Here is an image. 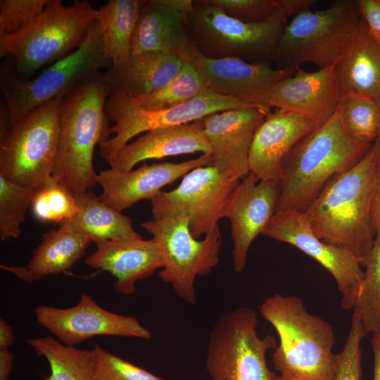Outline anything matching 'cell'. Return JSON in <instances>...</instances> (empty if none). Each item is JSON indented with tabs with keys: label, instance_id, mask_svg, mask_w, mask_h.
I'll use <instances>...</instances> for the list:
<instances>
[{
	"label": "cell",
	"instance_id": "cell-35",
	"mask_svg": "<svg viewBox=\"0 0 380 380\" xmlns=\"http://www.w3.org/2000/svg\"><path fill=\"white\" fill-rule=\"evenodd\" d=\"M35 189L15 184L0 175V238H18L20 225L32 205Z\"/></svg>",
	"mask_w": 380,
	"mask_h": 380
},
{
	"label": "cell",
	"instance_id": "cell-31",
	"mask_svg": "<svg viewBox=\"0 0 380 380\" xmlns=\"http://www.w3.org/2000/svg\"><path fill=\"white\" fill-rule=\"evenodd\" d=\"M208 90L203 70L195 63L185 60L179 73L163 88L148 94L125 99L138 108L160 110L185 104Z\"/></svg>",
	"mask_w": 380,
	"mask_h": 380
},
{
	"label": "cell",
	"instance_id": "cell-34",
	"mask_svg": "<svg viewBox=\"0 0 380 380\" xmlns=\"http://www.w3.org/2000/svg\"><path fill=\"white\" fill-rule=\"evenodd\" d=\"M32 209L38 220L59 224L78 211L73 194L53 176L37 189Z\"/></svg>",
	"mask_w": 380,
	"mask_h": 380
},
{
	"label": "cell",
	"instance_id": "cell-47",
	"mask_svg": "<svg viewBox=\"0 0 380 380\" xmlns=\"http://www.w3.org/2000/svg\"><path fill=\"white\" fill-rule=\"evenodd\" d=\"M373 144L376 146V148L378 149L379 153L380 152V134Z\"/></svg>",
	"mask_w": 380,
	"mask_h": 380
},
{
	"label": "cell",
	"instance_id": "cell-17",
	"mask_svg": "<svg viewBox=\"0 0 380 380\" xmlns=\"http://www.w3.org/2000/svg\"><path fill=\"white\" fill-rule=\"evenodd\" d=\"M183 59L201 68L209 91L248 105L265 107H269L267 101L274 86L296 70H279L272 68L271 63H250L236 58H210L199 52L195 45Z\"/></svg>",
	"mask_w": 380,
	"mask_h": 380
},
{
	"label": "cell",
	"instance_id": "cell-38",
	"mask_svg": "<svg viewBox=\"0 0 380 380\" xmlns=\"http://www.w3.org/2000/svg\"><path fill=\"white\" fill-rule=\"evenodd\" d=\"M49 0H1L0 35L15 34L30 25Z\"/></svg>",
	"mask_w": 380,
	"mask_h": 380
},
{
	"label": "cell",
	"instance_id": "cell-44",
	"mask_svg": "<svg viewBox=\"0 0 380 380\" xmlns=\"http://www.w3.org/2000/svg\"><path fill=\"white\" fill-rule=\"evenodd\" d=\"M371 344L374 353L373 380H380V334H372Z\"/></svg>",
	"mask_w": 380,
	"mask_h": 380
},
{
	"label": "cell",
	"instance_id": "cell-3",
	"mask_svg": "<svg viewBox=\"0 0 380 380\" xmlns=\"http://www.w3.org/2000/svg\"><path fill=\"white\" fill-rule=\"evenodd\" d=\"M315 2L281 0L269 18L247 23L229 16L210 0H196L187 15L190 37L198 51L205 56L272 64L288 19L309 9Z\"/></svg>",
	"mask_w": 380,
	"mask_h": 380
},
{
	"label": "cell",
	"instance_id": "cell-25",
	"mask_svg": "<svg viewBox=\"0 0 380 380\" xmlns=\"http://www.w3.org/2000/svg\"><path fill=\"white\" fill-rule=\"evenodd\" d=\"M202 153L212 156V148L195 122L156 129L145 132L121 147L108 163L110 168L129 172L139 163L182 154Z\"/></svg>",
	"mask_w": 380,
	"mask_h": 380
},
{
	"label": "cell",
	"instance_id": "cell-29",
	"mask_svg": "<svg viewBox=\"0 0 380 380\" xmlns=\"http://www.w3.org/2000/svg\"><path fill=\"white\" fill-rule=\"evenodd\" d=\"M141 0H109L97 9L96 21L104 51L118 64L131 55L133 32L139 16Z\"/></svg>",
	"mask_w": 380,
	"mask_h": 380
},
{
	"label": "cell",
	"instance_id": "cell-43",
	"mask_svg": "<svg viewBox=\"0 0 380 380\" xmlns=\"http://www.w3.org/2000/svg\"><path fill=\"white\" fill-rule=\"evenodd\" d=\"M14 341V331L4 319H0V350H8Z\"/></svg>",
	"mask_w": 380,
	"mask_h": 380
},
{
	"label": "cell",
	"instance_id": "cell-30",
	"mask_svg": "<svg viewBox=\"0 0 380 380\" xmlns=\"http://www.w3.org/2000/svg\"><path fill=\"white\" fill-rule=\"evenodd\" d=\"M27 343L49 362L51 374L46 380H96L91 350L65 346L51 336L31 338Z\"/></svg>",
	"mask_w": 380,
	"mask_h": 380
},
{
	"label": "cell",
	"instance_id": "cell-46",
	"mask_svg": "<svg viewBox=\"0 0 380 380\" xmlns=\"http://www.w3.org/2000/svg\"><path fill=\"white\" fill-rule=\"evenodd\" d=\"M278 380H301L287 376L280 375L279 376Z\"/></svg>",
	"mask_w": 380,
	"mask_h": 380
},
{
	"label": "cell",
	"instance_id": "cell-10",
	"mask_svg": "<svg viewBox=\"0 0 380 380\" xmlns=\"http://www.w3.org/2000/svg\"><path fill=\"white\" fill-rule=\"evenodd\" d=\"M254 310L239 307L219 317L210 334L206 369L212 380H278L267 367L265 354L275 338L257 334Z\"/></svg>",
	"mask_w": 380,
	"mask_h": 380
},
{
	"label": "cell",
	"instance_id": "cell-7",
	"mask_svg": "<svg viewBox=\"0 0 380 380\" xmlns=\"http://www.w3.org/2000/svg\"><path fill=\"white\" fill-rule=\"evenodd\" d=\"M111 65L96 20L77 49L35 77L19 78L4 59L0 70L1 99L7 108L11 125L35 108L56 98L65 97Z\"/></svg>",
	"mask_w": 380,
	"mask_h": 380
},
{
	"label": "cell",
	"instance_id": "cell-39",
	"mask_svg": "<svg viewBox=\"0 0 380 380\" xmlns=\"http://www.w3.org/2000/svg\"><path fill=\"white\" fill-rule=\"evenodd\" d=\"M229 16L247 23L262 22L280 6L281 0H210Z\"/></svg>",
	"mask_w": 380,
	"mask_h": 380
},
{
	"label": "cell",
	"instance_id": "cell-26",
	"mask_svg": "<svg viewBox=\"0 0 380 380\" xmlns=\"http://www.w3.org/2000/svg\"><path fill=\"white\" fill-rule=\"evenodd\" d=\"M335 71L341 98L356 94L380 106V44L362 18L336 63Z\"/></svg>",
	"mask_w": 380,
	"mask_h": 380
},
{
	"label": "cell",
	"instance_id": "cell-11",
	"mask_svg": "<svg viewBox=\"0 0 380 380\" xmlns=\"http://www.w3.org/2000/svg\"><path fill=\"white\" fill-rule=\"evenodd\" d=\"M141 226L152 235L163 254L165 266L158 273L160 279L170 284L183 300L194 304L196 277L208 275L219 262L222 244L219 225L201 240L191 234L184 215L154 218Z\"/></svg>",
	"mask_w": 380,
	"mask_h": 380
},
{
	"label": "cell",
	"instance_id": "cell-9",
	"mask_svg": "<svg viewBox=\"0 0 380 380\" xmlns=\"http://www.w3.org/2000/svg\"><path fill=\"white\" fill-rule=\"evenodd\" d=\"M62 99L56 98L32 110L0 137V175L35 190L52 176Z\"/></svg>",
	"mask_w": 380,
	"mask_h": 380
},
{
	"label": "cell",
	"instance_id": "cell-20",
	"mask_svg": "<svg viewBox=\"0 0 380 380\" xmlns=\"http://www.w3.org/2000/svg\"><path fill=\"white\" fill-rule=\"evenodd\" d=\"M340 100L335 64L315 72L298 67L274 86L267 106L300 113L320 126L334 115Z\"/></svg>",
	"mask_w": 380,
	"mask_h": 380
},
{
	"label": "cell",
	"instance_id": "cell-2",
	"mask_svg": "<svg viewBox=\"0 0 380 380\" xmlns=\"http://www.w3.org/2000/svg\"><path fill=\"white\" fill-rule=\"evenodd\" d=\"M372 146L350 137L336 110L285 156L277 211L303 213L330 181L358 163Z\"/></svg>",
	"mask_w": 380,
	"mask_h": 380
},
{
	"label": "cell",
	"instance_id": "cell-21",
	"mask_svg": "<svg viewBox=\"0 0 380 380\" xmlns=\"http://www.w3.org/2000/svg\"><path fill=\"white\" fill-rule=\"evenodd\" d=\"M275 109L255 132L249 153V170L259 180L279 183L285 156L318 125L300 113Z\"/></svg>",
	"mask_w": 380,
	"mask_h": 380
},
{
	"label": "cell",
	"instance_id": "cell-15",
	"mask_svg": "<svg viewBox=\"0 0 380 380\" xmlns=\"http://www.w3.org/2000/svg\"><path fill=\"white\" fill-rule=\"evenodd\" d=\"M37 322L63 344L75 346L97 336L151 338V331L133 317L101 307L82 293L75 305L67 308L41 305L34 310Z\"/></svg>",
	"mask_w": 380,
	"mask_h": 380
},
{
	"label": "cell",
	"instance_id": "cell-1",
	"mask_svg": "<svg viewBox=\"0 0 380 380\" xmlns=\"http://www.w3.org/2000/svg\"><path fill=\"white\" fill-rule=\"evenodd\" d=\"M379 153L372 144L358 163L330 181L303 212L320 240L350 251L362 265L374 241L372 210Z\"/></svg>",
	"mask_w": 380,
	"mask_h": 380
},
{
	"label": "cell",
	"instance_id": "cell-42",
	"mask_svg": "<svg viewBox=\"0 0 380 380\" xmlns=\"http://www.w3.org/2000/svg\"><path fill=\"white\" fill-rule=\"evenodd\" d=\"M13 365V355L9 350H0V380H8Z\"/></svg>",
	"mask_w": 380,
	"mask_h": 380
},
{
	"label": "cell",
	"instance_id": "cell-32",
	"mask_svg": "<svg viewBox=\"0 0 380 380\" xmlns=\"http://www.w3.org/2000/svg\"><path fill=\"white\" fill-rule=\"evenodd\" d=\"M337 111L346 134L354 140L373 144L380 134V106L369 98L348 94L341 98Z\"/></svg>",
	"mask_w": 380,
	"mask_h": 380
},
{
	"label": "cell",
	"instance_id": "cell-28",
	"mask_svg": "<svg viewBox=\"0 0 380 380\" xmlns=\"http://www.w3.org/2000/svg\"><path fill=\"white\" fill-rule=\"evenodd\" d=\"M73 195L78 211L59 225L84 235L94 242L141 239L134 229L131 217L106 205L91 190Z\"/></svg>",
	"mask_w": 380,
	"mask_h": 380
},
{
	"label": "cell",
	"instance_id": "cell-5",
	"mask_svg": "<svg viewBox=\"0 0 380 380\" xmlns=\"http://www.w3.org/2000/svg\"><path fill=\"white\" fill-rule=\"evenodd\" d=\"M102 72L63 97L60 105L58 146L52 176L73 194L97 184L94 151L111 134Z\"/></svg>",
	"mask_w": 380,
	"mask_h": 380
},
{
	"label": "cell",
	"instance_id": "cell-27",
	"mask_svg": "<svg viewBox=\"0 0 380 380\" xmlns=\"http://www.w3.org/2000/svg\"><path fill=\"white\" fill-rule=\"evenodd\" d=\"M91 241L90 238L60 225L58 229L43 234L40 244L25 267L1 265V268L21 281L31 283L69 270L84 256Z\"/></svg>",
	"mask_w": 380,
	"mask_h": 380
},
{
	"label": "cell",
	"instance_id": "cell-14",
	"mask_svg": "<svg viewBox=\"0 0 380 380\" xmlns=\"http://www.w3.org/2000/svg\"><path fill=\"white\" fill-rule=\"evenodd\" d=\"M262 234L292 245L318 262L333 276L342 308H355L365 276L361 261L350 251L320 240L304 213L277 211Z\"/></svg>",
	"mask_w": 380,
	"mask_h": 380
},
{
	"label": "cell",
	"instance_id": "cell-18",
	"mask_svg": "<svg viewBox=\"0 0 380 380\" xmlns=\"http://www.w3.org/2000/svg\"><path fill=\"white\" fill-rule=\"evenodd\" d=\"M279 194V183L259 180L250 172L231 195L223 217L231 224L235 272L241 273L244 270L251 243L262 234L277 210Z\"/></svg>",
	"mask_w": 380,
	"mask_h": 380
},
{
	"label": "cell",
	"instance_id": "cell-41",
	"mask_svg": "<svg viewBox=\"0 0 380 380\" xmlns=\"http://www.w3.org/2000/svg\"><path fill=\"white\" fill-rule=\"evenodd\" d=\"M372 227L374 234L380 229V152L379 153L375 193L372 210Z\"/></svg>",
	"mask_w": 380,
	"mask_h": 380
},
{
	"label": "cell",
	"instance_id": "cell-37",
	"mask_svg": "<svg viewBox=\"0 0 380 380\" xmlns=\"http://www.w3.org/2000/svg\"><path fill=\"white\" fill-rule=\"evenodd\" d=\"M367 333L357 313L354 310L344 347L342 351L336 354L335 380H361V342Z\"/></svg>",
	"mask_w": 380,
	"mask_h": 380
},
{
	"label": "cell",
	"instance_id": "cell-6",
	"mask_svg": "<svg viewBox=\"0 0 380 380\" xmlns=\"http://www.w3.org/2000/svg\"><path fill=\"white\" fill-rule=\"evenodd\" d=\"M97 9L88 1L65 6L49 0L44 11L27 27L13 35H0V57L16 75L30 80L42 66L73 53L84 42Z\"/></svg>",
	"mask_w": 380,
	"mask_h": 380
},
{
	"label": "cell",
	"instance_id": "cell-22",
	"mask_svg": "<svg viewBox=\"0 0 380 380\" xmlns=\"http://www.w3.org/2000/svg\"><path fill=\"white\" fill-rule=\"evenodd\" d=\"M96 250L85 260L93 269L110 272L115 278V289L120 293H134L135 284L165 266V258L158 243L153 239L94 242Z\"/></svg>",
	"mask_w": 380,
	"mask_h": 380
},
{
	"label": "cell",
	"instance_id": "cell-24",
	"mask_svg": "<svg viewBox=\"0 0 380 380\" xmlns=\"http://www.w3.org/2000/svg\"><path fill=\"white\" fill-rule=\"evenodd\" d=\"M194 45L187 15L172 8L166 0H141L131 55L163 52L183 58Z\"/></svg>",
	"mask_w": 380,
	"mask_h": 380
},
{
	"label": "cell",
	"instance_id": "cell-8",
	"mask_svg": "<svg viewBox=\"0 0 380 380\" xmlns=\"http://www.w3.org/2000/svg\"><path fill=\"white\" fill-rule=\"evenodd\" d=\"M361 19L356 0H336L324 9L296 13L278 44L276 68L296 69L311 63L321 69L336 64Z\"/></svg>",
	"mask_w": 380,
	"mask_h": 380
},
{
	"label": "cell",
	"instance_id": "cell-12",
	"mask_svg": "<svg viewBox=\"0 0 380 380\" xmlns=\"http://www.w3.org/2000/svg\"><path fill=\"white\" fill-rule=\"evenodd\" d=\"M239 182L213 165L195 168L183 177L177 188L161 191L151 201L153 215L186 216L191 234L198 239L218 224Z\"/></svg>",
	"mask_w": 380,
	"mask_h": 380
},
{
	"label": "cell",
	"instance_id": "cell-36",
	"mask_svg": "<svg viewBox=\"0 0 380 380\" xmlns=\"http://www.w3.org/2000/svg\"><path fill=\"white\" fill-rule=\"evenodd\" d=\"M96 380H166L106 350H91Z\"/></svg>",
	"mask_w": 380,
	"mask_h": 380
},
{
	"label": "cell",
	"instance_id": "cell-16",
	"mask_svg": "<svg viewBox=\"0 0 380 380\" xmlns=\"http://www.w3.org/2000/svg\"><path fill=\"white\" fill-rule=\"evenodd\" d=\"M271 108L246 106L214 113L194 121L213 151V165L232 178L249 172V153L255 132Z\"/></svg>",
	"mask_w": 380,
	"mask_h": 380
},
{
	"label": "cell",
	"instance_id": "cell-19",
	"mask_svg": "<svg viewBox=\"0 0 380 380\" xmlns=\"http://www.w3.org/2000/svg\"><path fill=\"white\" fill-rule=\"evenodd\" d=\"M213 165V157L201 156L179 163H144L135 170L122 172L110 168L97 175L103 191L99 198L121 213L142 199L151 201L166 185L171 184L189 171Z\"/></svg>",
	"mask_w": 380,
	"mask_h": 380
},
{
	"label": "cell",
	"instance_id": "cell-45",
	"mask_svg": "<svg viewBox=\"0 0 380 380\" xmlns=\"http://www.w3.org/2000/svg\"><path fill=\"white\" fill-rule=\"evenodd\" d=\"M167 3L175 10L189 15L194 8V1L192 0H166Z\"/></svg>",
	"mask_w": 380,
	"mask_h": 380
},
{
	"label": "cell",
	"instance_id": "cell-13",
	"mask_svg": "<svg viewBox=\"0 0 380 380\" xmlns=\"http://www.w3.org/2000/svg\"><path fill=\"white\" fill-rule=\"evenodd\" d=\"M251 105L209 90L185 104L160 110L138 108L125 98H107L106 111L109 119L115 122L110 133L115 135L99 145L101 156L108 162L121 147L141 133L191 123L211 113Z\"/></svg>",
	"mask_w": 380,
	"mask_h": 380
},
{
	"label": "cell",
	"instance_id": "cell-4",
	"mask_svg": "<svg viewBox=\"0 0 380 380\" xmlns=\"http://www.w3.org/2000/svg\"><path fill=\"white\" fill-rule=\"evenodd\" d=\"M262 317L275 329L279 345L272 353L281 375L301 380H335L336 354L332 326L309 313L303 300L274 294L260 305Z\"/></svg>",
	"mask_w": 380,
	"mask_h": 380
},
{
	"label": "cell",
	"instance_id": "cell-40",
	"mask_svg": "<svg viewBox=\"0 0 380 380\" xmlns=\"http://www.w3.org/2000/svg\"><path fill=\"white\" fill-rule=\"evenodd\" d=\"M361 17L374 39L380 44V0H356Z\"/></svg>",
	"mask_w": 380,
	"mask_h": 380
},
{
	"label": "cell",
	"instance_id": "cell-23",
	"mask_svg": "<svg viewBox=\"0 0 380 380\" xmlns=\"http://www.w3.org/2000/svg\"><path fill=\"white\" fill-rule=\"evenodd\" d=\"M184 60L175 53L148 52L130 55L101 74L107 98L132 99L151 94L168 84Z\"/></svg>",
	"mask_w": 380,
	"mask_h": 380
},
{
	"label": "cell",
	"instance_id": "cell-33",
	"mask_svg": "<svg viewBox=\"0 0 380 380\" xmlns=\"http://www.w3.org/2000/svg\"><path fill=\"white\" fill-rule=\"evenodd\" d=\"M362 265L365 276L354 310L367 332L380 334V229Z\"/></svg>",
	"mask_w": 380,
	"mask_h": 380
}]
</instances>
